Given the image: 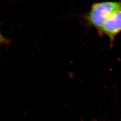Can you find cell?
<instances>
[{
  "label": "cell",
  "instance_id": "2",
  "mask_svg": "<svg viewBox=\"0 0 121 121\" xmlns=\"http://www.w3.org/2000/svg\"><path fill=\"white\" fill-rule=\"evenodd\" d=\"M121 31V8L114 12L106 20L98 34L106 35L109 39L110 47H112L117 35Z\"/></svg>",
  "mask_w": 121,
  "mask_h": 121
},
{
  "label": "cell",
  "instance_id": "1",
  "mask_svg": "<svg viewBox=\"0 0 121 121\" xmlns=\"http://www.w3.org/2000/svg\"><path fill=\"white\" fill-rule=\"evenodd\" d=\"M120 8L121 1L94 3L89 12L83 16L85 22L87 25L96 29L99 34L106 20Z\"/></svg>",
  "mask_w": 121,
  "mask_h": 121
},
{
  "label": "cell",
  "instance_id": "3",
  "mask_svg": "<svg viewBox=\"0 0 121 121\" xmlns=\"http://www.w3.org/2000/svg\"><path fill=\"white\" fill-rule=\"evenodd\" d=\"M7 41V40H6L5 38H4L1 34V33H0V42H6Z\"/></svg>",
  "mask_w": 121,
  "mask_h": 121
}]
</instances>
